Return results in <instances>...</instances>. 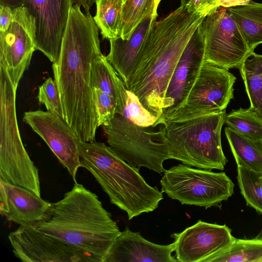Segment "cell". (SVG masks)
I'll use <instances>...</instances> for the list:
<instances>
[{"instance_id": "obj_5", "label": "cell", "mask_w": 262, "mask_h": 262, "mask_svg": "<svg viewBox=\"0 0 262 262\" xmlns=\"http://www.w3.org/2000/svg\"><path fill=\"white\" fill-rule=\"evenodd\" d=\"M226 110L163 125L170 159L205 169L224 170L227 159L223 151L221 130Z\"/></svg>"}, {"instance_id": "obj_17", "label": "cell", "mask_w": 262, "mask_h": 262, "mask_svg": "<svg viewBox=\"0 0 262 262\" xmlns=\"http://www.w3.org/2000/svg\"><path fill=\"white\" fill-rule=\"evenodd\" d=\"M51 203L21 186L0 180V210L19 226H35L45 217Z\"/></svg>"}, {"instance_id": "obj_3", "label": "cell", "mask_w": 262, "mask_h": 262, "mask_svg": "<svg viewBox=\"0 0 262 262\" xmlns=\"http://www.w3.org/2000/svg\"><path fill=\"white\" fill-rule=\"evenodd\" d=\"M34 227L99 262H103L121 232L98 196L77 182L61 200L51 203L44 219Z\"/></svg>"}, {"instance_id": "obj_38", "label": "cell", "mask_w": 262, "mask_h": 262, "mask_svg": "<svg viewBox=\"0 0 262 262\" xmlns=\"http://www.w3.org/2000/svg\"><path fill=\"white\" fill-rule=\"evenodd\" d=\"M261 178H262V175H261Z\"/></svg>"}, {"instance_id": "obj_15", "label": "cell", "mask_w": 262, "mask_h": 262, "mask_svg": "<svg viewBox=\"0 0 262 262\" xmlns=\"http://www.w3.org/2000/svg\"><path fill=\"white\" fill-rule=\"evenodd\" d=\"M205 43L199 28L187 42L165 93L162 114L154 127L163 125L171 115L182 107L204 61Z\"/></svg>"}, {"instance_id": "obj_20", "label": "cell", "mask_w": 262, "mask_h": 262, "mask_svg": "<svg viewBox=\"0 0 262 262\" xmlns=\"http://www.w3.org/2000/svg\"><path fill=\"white\" fill-rule=\"evenodd\" d=\"M92 88H97L111 97L116 105V114L122 115L127 97L124 81L103 54L94 62L91 73Z\"/></svg>"}, {"instance_id": "obj_14", "label": "cell", "mask_w": 262, "mask_h": 262, "mask_svg": "<svg viewBox=\"0 0 262 262\" xmlns=\"http://www.w3.org/2000/svg\"><path fill=\"white\" fill-rule=\"evenodd\" d=\"M23 120L46 142L60 163L76 183V174L81 167L77 135L64 119L47 111L26 112Z\"/></svg>"}, {"instance_id": "obj_23", "label": "cell", "mask_w": 262, "mask_h": 262, "mask_svg": "<svg viewBox=\"0 0 262 262\" xmlns=\"http://www.w3.org/2000/svg\"><path fill=\"white\" fill-rule=\"evenodd\" d=\"M203 262H262V236L252 239L234 237L230 246Z\"/></svg>"}, {"instance_id": "obj_35", "label": "cell", "mask_w": 262, "mask_h": 262, "mask_svg": "<svg viewBox=\"0 0 262 262\" xmlns=\"http://www.w3.org/2000/svg\"><path fill=\"white\" fill-rule=\"evenodd\" d=\"M73 3L79 5L82 7L85 11V13H90V11L96 3V0H73Z\"/></svg>"}, {"instance_id": "obj_24", "label": "cell", "mask_w": 262, "mask_h": 262, "mask_svg": "<svg viewBox=\"0 0 262 262\" xmlns=\"http://www.w3.org/2000/svg\"><path fill=\"white\" fill-rule=\"evenodd\" d=\"M161 0H126L123 4L119 37L128 39L141 22L148 16H158Z\"/></svg>"}, {"instance_id": "obj_2", "label": "cell", "mask_w": 262, "mask_h": 262, "mask_svg": "<svg viewBox=\"0 0 262 262\" xmlns=\"http://www.w3.org/2000/svg\"><path fill=\"white\" fill-rule=\"evenodd\" d=\"M207 16L204 13L189 12L185 5H181L155 22L142 47L125 85L158 119L177 62L191 36Z\"/></svg>"}, {"instance_id": "obj_34", "label": "cell", "mask_w": 262, "mask_h": 262, "mask_svg": "<svg viewBox=\"0 0 262 262\" xmlns=\"http://www.w3.org/2000/svg\"><path fill=\"white\" fill-rule=\"evenodd\" d=\"M251 0H217L215 7H222L228 8L231 7L242 6L248 4Z\"/></svg>"}, {"instance_id": "obj_19", "label": "cell", "mask_w": 262, "mask_h": 262, "mask_svg": "<svg viewBox=\"0 0 262 262\" xmlns=\"http://www.w3.org/2000/svg\"><path fill=\"white\" fill-rule=\"evenodd\" d=\"M157 17L148 16L144 18L127 40L120 37L109 40L110 50L106 58L125 84L132 73Z\"/></svg>"}, {"instance_id": "obj_25", "label": "cell", "mask_w": 262, "mask_h": 262, "mask_svg": "<svg viewBox=\"0 0 262 262\" xmlns=\"http://www.w3.org/2000/svg\"><path fill=\"white\" fill-rule=\"evenodd\" d=\"M93 17L104 38L119 37L123 2L122 0H96Z\"/></svg>"}, {"instance_id": "obj_4", "label": "cell", "mask_w": 262, "mask_h": 262, "mask_svg": "<svg viewBox=\"0 0 262 262\" xmlns=\"http://www.w3.org/2000/svg\"><path fill=\"white\" fill-rule=\"evenodd\" d=\"M81 167L87 169L108 195L112 204L124 211L129 220L158 208L162 192L102 142L79 141Z\"/></svg>"}, {"instance_id": "obj_29", "label": "cell", "mask_w": 262, "mask_h": 262, "mask_svg": "<svg viewBox=\"0 0 262 262\" xmlns=\"http://www.w3.org/2000/svg\"><path fill=\"white\" fill-rule=\"evenodd\" d=\"M134 124L142 127H154L158 118L145 109L138 97L127 89V97L122 115Z\"/></svg>"}, {"instance_id": "obj_36", "label": "cell", "mask_w": 262, "mask_h": 262, "mask_svg": "<svg viewBox=\"0 0 262 262\" xmlns=\"http://www.w3.org/2000/svg\"><path fill=\"white\" fill-rule=\"evenodd\" d=\"M256 113L262 117V90L261 91L260 96L257 108L255 111Z\"/></svg>"}, {"instance_id": "obj_11", "label": "cell", "mask_w": 262, "mask_h": 262, "mask_svg": "<svg viewBox=\"0 0 262 262\" xmlns=\"http://www.w3.org/2000/svg\"><path fill=\"white\" fill-rule=\"evenodd\" d=\"M36 47L34 17L24 7L13 8L10 26L0 32V66L5 69L16 89L29 67Z\"/></svg>"}, {"instance_id": "obj_22", "label": "cell", "mask_w": 262, "mask_h": 262, "mask_svg": "<svg viewBox=\"0 0 262 262\" xmlns=\"http://www.w3.org/2000/svg\"><path fill=\"white\" fill-rule=\"evenodd\" d=\"M225 133L237 165L262 173V139L248 137L228 126Z\"/></svg>"}, {"instance_id": "obj_30", "label": "cell", "mask_w": 262, "mask_h": 262, "mask_svg": "<svg viewBox=\"0 0 262 262\" xmlns=\"http://www.w3.org/2000/svg\"><path fill=\"white\" fill-rule=\"evenodd\" d=\"M37 98L40 103L45 105L47 111L63 118L61 102L54 79L49 77L39 86Z\"/></svg>"}, {"instance_id": "obj_7", "label": "cell", "mask_w": 262, "mask_h": 262, "mask_svg": "<svg viewBox=\"0 0 262 262\" xmlns=\"http://www.w3.org/2000/svg\"><path fill=\"white\" fill-rule=\"evenodd\" d=\"M102 126L109 146L129 165L158 173L164 171L163 163L170 159V155L163 125L154 132L116 114Z\"/></svg>"}, {"instance_id": "obj_26", "label": "cell", "mask_w": 262, "mask_h": 262, "mask_svg": "<svg viewBox=\"0 0 262 262\" xmlns=\"http://www.w3.org/2000/svg\"><path fill=\"white\" fill-rule=\"evenodd\" d=\"M250 102L256 110L262 90V55L252 52L238 69Z\"/></svg>"}, {"instance_id": "obj_6", "label": "cell", "mask_w": 262, "mask_h": 262, "mask_svg": "<svg viewBox=\"0 0 262 262\" xmlns=\"http://www.w3.org/2000/svg\"><path fill=\"white\" fill-rule=\"evenodd\" d=\"M16 90L0 66V180L41 196L38 170L20 137L16 117Z\"/></svg>"}, {"instance_id": "obj_1", "label": "cell", "mask_w": 262, "mask_h": 262, "mask_svg": "<svg viewBox=\"0 0 262 262\" xmlns=\"http://www.w3.org/2000/svg\"><path fill=\"white\" fill-rule=\"evenodd\" d=\"M98 29L91 13L73 4L58 59L52 65L63 118L84 142L95 141L99 127L91 85L93 65L102 54Z\"/></svg>"}, {"instance_id": "obj_31", "label": "cell", "mask_w": 262, "mask_h": 262, "mask_svg": "<svg viewBox=\"0 0 262 262\" xmlns=\"http://www.w3.org/2000/svg\"><path fill=\"white\" fill-rule=\"evenodd\" d=\"M94 103L99 126L108 123L116 114V105L110 96L97 88H93Z\"/></svg>"}, {"instance_id": "obj_9", "label": "cell", "mask_w": 262, "mask_h": 262, "mask_svg": "<svg viewBox=\"0 0 262 262\" xmlns=\"http://www.w3.org/2000/svg\"><path fill=\"white\" fill-rule=\"evenodd\" d=\"M235 80L228 70L204 60L184 105L165 123L226 110L233 98Z\"/></svg>"}, {"instance_id": "obj_37", "label": "cell", "mask_w": 262, "mask_h": 262, "mask_svg": "<svg viewBox=\"0 0 262 262\" xmlns=\"http://www.w3.org/2000/svg\"><path fill=\"white\" fill-rule=\"evenodd\" d=\"M123 2V4L126 1V0H122Z\"/></svg>"}, {"instance_id": "obj_32", "label": "cell", "mask_w": 262, "mask_h": 262, "mask_svg": "<svg viewBox=\"0 0 262 262\" xmlns=\"http://www.w3.org/2000/svg\"><path fill=\"white\" fill-rule=\"evenodd\" d=\"M217 1L189 0L185 6L189 12L204 13L208 15L211 11L217 8L215 7Z\"/></svg>"}, {"instance_id": "obj_27", "label": "cell", "mask_w": 262, "mask_h": 262, "mask_svg": "<svg viewBox=\"0 0 262 262\" xmlns=\"http://www.w3.org/2000/svg\"><path fill=\"white\" fill-rule=\"evenodd\" d=\"M225 123L237 133L255 139H262V117L251 108L232 110Z\"/></svg>"}, {"instance_id": "obj_8", "label": "cell", "mask_w": 262, "mask_h": 262, "mask_svg": "<svg viewBox=\"0 0 262 262\" xmlns=\"http://www.w3.org/2000/svg\"><path fill=\"white\" fill-rule=\"evenodd\" d=\"M161 191L182 204L208 208L226 201L233 193L234 184L223 172L192 168L180 164L164 170Z\"/></svg>"}, {"instance_id": "obj_33", "label": "cell", "mask_w": 262, "mask_h": 262, "mask_svg": "<svg viewBox=\"0 0 262 262\" xmlns=\"http://www.w3.org/2000/svg\"><path fill=\"white\" fill-rule=\"evenodd\" d=\"M13 18V8L0 5V32L6 31L10 25Z\"/></svg>"}, {"instance_id": "obj_12", "label": "cell", "mask_w": 262, "mask_h": 262, "mask_svg": "<svg viewBox=\"0 0 262 262\" xmlns=\"http://www.w3.org/2000/svg\"><path fill=\"white\" fill-rule=\"evenodd\" d=\"M12 8L24 7L34 17L36 26V50L53 63L59 57L62 39L73 0H0Z\"/></svg>"}, {"instance_id": "obj_18", "label": "cell", "mask_w": 262, "mask_h": 262, "mask_svg": "<svg viewBox=\"0 0 262 262\" xmlns=\"http://www.w3.org/2000/svg\"><path fill=\"white\" fill-rule=\"evenodd\" d=\"M173 251L174 242L156 244L126 227L116 238L103 262H177L171 255Z\"/></svg>"}, {"instance_id": "obj_28", "label": "cell", "mask_w": 262, "mask_h": 262, "mask_svg": "<svg viewBox=\"0 0 262 262\" xmlns=\"http://www.w3.org/2000/svg\"><path fill=\"white\" fill-rule=\"evenodd\" d=\"M237 179L247 205L262 214V173L237 166Z\"/></svg>"}, {"instance_id": "obj_21", "label": "cell", "mask_w": 262, "mask_h": 262, "mask_svg": "<svg viewBox=\"0 0 262 262\" xmlns=\"http://www.w3.org/2000/svg\"><path fill=\"white\" fill-rule=\"evenodd\" d=\"M238 26L249 49L262 43V3L252 0L246 5L226 8Z\"/></svg>"}, {"instance_id": "obj_10", "label": "cell", "mask_w": 262, "mask_h": 262, "mask_svg": "<svg viewBox=\"0 0 262 262\" xmlns=\"http://www.w3.org/2000/svg\"><path fill=\"white\" fill-rule=\"evenodd\" d=\"M224 8L213 10L199 26L204 39V60L227 70L239 69L252 52L236 22Z\"/></svg>"}, {"instance_id": "obj_16", "label": "cell", "mask_w": 262, "mask_h": 262, "mask_svg": "<svg viewBox=\"0 0 262 262\" xmlns=\"http://www.w3.org/2000/svg\"><path fill=\"white\" fill-rule=\"evenodd\" d=\"M171 237L174 240L175 257L180 262H203L230 246L234 238L226 225L201 220Z\"/></svg>"}, {"instance_id": "obj_13", "label": "cell", "mask_w": 262, "mask_h": 262, "mask_svg": "<svg viewBox=\"0 0 262 262\" xmlns=\"http://www.w3.org/2000/svg\"><path fill=\"white\" fill-rule=\"evenodd\" d=\"M8 239L14 255L23 262H99L34 226H20L9 234Z\"/></svg>"}]
</instances>
